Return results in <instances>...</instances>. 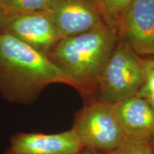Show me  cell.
Segmentation results:
<instances>
[{
    "label": "cell",
    "mask_w": 154,
    "mask_h": 154,
    "mask_svg": "<svg viewBox=\"0 0 154 154\" xmlns=\"http://www.w3.org/2000/svg\"><path fill=\"white\" fill-rule=\"evenodd\" d=\"M54 83L74 84L49 59L8 34L0 36V92L9 102L29 103Z\"/></svg>",
    "instance_id": "1"
},
{
    "label": "cell",
    "mask_w": 154,
    "mask_h": 154,
    "mask_svg": "<svg viewBox=\"0 0 154 154\" xmlns=\"http://www.w3.org/2000/svg\"><path fill=\"white\" fill-rule=\"evenodd\" d=\"M4 11L0 6V36L3 34V20H4Z\"/></svg>",
    "instance_id": "14"
},
{
    "label": "cell",
    "mask_w": 154,
    "mask_h": 154,
    "mask_svg": "<svg viewBox=\"0 0 154 154\" xmlns=\"http://www.w3.org/2000/svg\"><path fill=\"white\" fill-rule=\"evenodd\" d=\"M125 140L148 144L154 149V110L136 96L116 104Z\"/></svg>",
    "instance_id": "9"
},
{
    "label": "cell",
    "mask_w": 154,
    "mask_h": 154,
    "mask_svg": "<svg viewBox=\"0 0 154 154\" xmlns=\"http://www.w3.org/2000/svg\"><path fill=\"white\" fill-rule=\"evenodd\" d=\"M47 11L62 38L105 24L94 0H56Z\"/></svg>",
    "instance_id": "6"
},
{
    "label": "cell",
    "mask_w": 154,
    "mask_h": 154,
    "mask_svg": "<svg viewBox=\"0 0 154 154\" xmlns=\"http://www.w3.org/2000/svg\"><path fill=\"white\" fill-rule=\"evenodd\" d=\"M137 96L145 100L154 110V57H144L143 81Z\"/></svg>",
    "instance_id": "12"
},
{
    "label": "cell",
    "mask_w": 154,
    "mask_h": 154,
    "mask_svg": "<svg viewBox=\"0 0 154 154\" xmlns=\"http://www.w3.org/2000/svg\"><path fill=\"white\" fill-rule=\"evenodd\" d=\"M154 149L148 144L125 140L117 149L109 154H153Z\"/></svg>",
    "instance_id": "13"
},
{
    "label": "cell",
    "mask_w": 154,
    "mask_h": 154,
    "mask_svg": "<svg viewBox=\"0 0 154 154\" xmlns=\"http://www.w3.org/2000/svg\"><path fill=\"white\" fill-rule=\"evenodd\" d=\"M119 36L106 24L84 33L63 37L47 57L73 81L88 99H95L100 81Z\"/></svg>",
    "instance_id": "2"
},
{
    "label": "cell",
    "mask_w": 154,
    "mask_h": 154,
    "mask_svg": "<svg viewBox=\"0 0 154 154\" xmlns=\"http://www.w3.org/2000/svg\"><path fill=\"white\" fill-rule=\"evenodd\" d=\"M79 154H103V153H98V152L91 151V150L84 149L82 151H81V153Z\"/></svg>",
    "instance_id": "15"
},
{
    "label": "cell",
    "mask_w": 154,
    "mask_h": 154,
    "mask_svg": "<svg viewBox=\"0 0 154 154\" xmlns=\"http://www.w3.org/2000/svg\"><path fill=\"white\" fill-rule=\"evenodd\" d=\"M72 129L83 148L109 154L125 141L116 105L88 101L75 116Z\"/></svg>",
    "instance_id": "4"
},
{
    "label": "cell",
    "mask_w": 154,
    "mask_h": 154,
    "mask_svg": "<svg viewBox=\"0 0 154 154\" xmlns=\"http://www.w3.org/2000/svg\"><path fill=\"white\" fill-rule=\"evenodd\" d=\"M104 23L119 36L123 22L133 0H94Z\"/></svg>",
    "instance_id": "10"
},
{
    "label": "cell",
    "mask_w": 154,
    "mask_h": 154,
    "mask_svg": "<svg viewBox=\"0 0 154 154\" xmlns=\"http://www.w3.org/2000/svg\"><path fill=\"white\" fill-rule=\"evenodd\" d=\"M56 0H0L4 14L47 11Z\"/></svg>",
    "instance_id": "11"
},
{
    "label": "cell",
    "mask_w": 154,
    "mask_h": 154,
    "mask_svg": "<svg viewBox=\"0 0 154 154\" xmlns=\"http://www.w3.org/2000/svg\"><path fill=\"white\" fill-rule=\"evenodd\" d=\"M84 149L74 130L55 134L18 133L5 154H79Z\"/></svg>",
    "instance_id": "8"
},
{
    "label": "cell",
    "mask_w": 154,
    "mask_h": 154,
    "mask_svg": "<svg viewBox=\"0 0 154 154\" xmlns=\"http://www.w3.org/2000/svg\"><path fill=\"white\" fill-rule=\"evenodd\" d=\"M3 33L14 36L47 56L62 38L48 11L6 14Z\"/></svg>",
    "instance_id": "5"
},
{
    "label": "cell",
    "mask_w": 154,
    "mask_h": 154,
    "mask_svg": "<svg viewBox=\"0 0 154 154\" xmlns=\"http://www.w3.org/2000/svg\"><path fill=\"white\" fill-rule=\"evenodd\" d=\"M153 154H154V151H153Z\"/></svg>",
    "instance_id": "16"
},
{
    "label": "cell",
    "mask_w": 154,
    "mask_h": 154,
    "mask_svg": "<svg viewBox=\"0 0 154 154\" xmlns=\"http://www.w3.org/2000/svg\"><path fill=\"white\" fill-rule=\"evenodd\" d=\"M144 57L119 36L100 81L95 99L116 105L137 96L143 81Z\"/></svg>",
    "instance_id": "3"
},
{
    "label": "cell",
    "mask_w": 154,
    "mask_h": 154,
    "mask_svg": "<svg viewBox=\"0 0 154 154\" xmlns=\"http://www.w3.org/2000/svg\"><path fill=\"white\" fill-rule=\"evenodd\" d=\"M119 36L140 57H154V0H133Z\"/></svg>",
    "instance_id": "7"
}]
</instances>
